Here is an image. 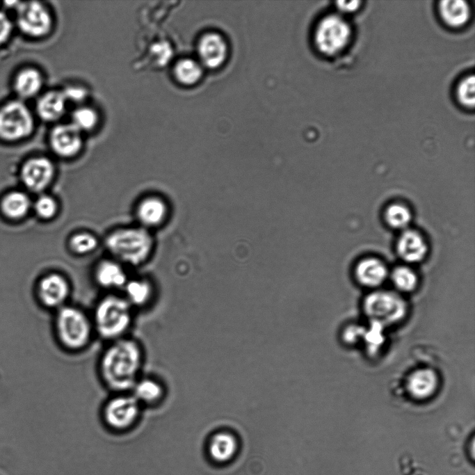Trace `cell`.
Instances as JSON below:
<instances>
[{"mask_svg": "<svg viewBox=\"0 0 475 475\" xmlns=\"http://www.w3.org/2000/svg\"><path fill=\"white\" fill-rule=\"evenodd\" d=\"M145 357L143 344L131 335L105 343L97 359L98 378L110 393L130 392L144 373Z\"/></svg>", "mask_w": 475, "mask_h": 475, "instance_id": "obj_1", "label": "cell"}, {"mask_svg": "<svg viewBox=\"0 0 475 475\" xmlns=\"http://www.w3.org/2000/svg\"><path fill=\"white\" fill-rule=\"evenodd\" d=\"M136 312L122 293L103 296L90 312L95 337L107 343L131 335Z\"/></svg>", "mask_w": 475, "mask_h": 475, "instance_id": "obj_2", "label": "cell"}, {"mask_svg": "<svg viewBox=\"0 0 475 475\" xmlns=\"http://www.w3.org/2000/svg\"><path fill=\"white\" fill-rule=\"evenodd\" d=\"M53 314L54 336L62 350L79 353L91 345L95 334L89 312L69 303Z\"/></svg>", "mask_w": 475, "mask_h": 475, "instance_id": "obj_3", "label": "cell"}, {"mask_svg": "<svg viewBox=\"0 0 475 475\" xmlns=\"http://www.w3.org/2000/svg\"><path fill=\"white\" fill-rule=\"evenodd\" d=\"M105 245L108 252L118 260L136 266L150 256L153 239L144 227H124L108 234Z\"/></svg>", "mask_w": 475, "mask_h": 475, "instance_id": "obj_4", "label": "cell"}, {"mask_svg": "<svg viewBox=\"0 0 475 475\" xmlns=\"http://www.w3.org/2000/svg\"><path fill=\"white\" fill-rule=\"evenodd\" d=\"M110 394L99 410L104 424L118 431L133 427L141 418L145 409L130 392Z\"/></svg>", "mask_w": 475, "mask_h": 475, "instance_id": "obj_5", "label": "cell"}, {"mask_svg": "<svg viewBox=\"0 0 475 475\" xmlns=\"http://www.w3.org/2000/svg\"><path fill=\"white\" fill-rule=\"evenodd\" d=\"M364 314L380 325L396 324L405 317L408 306L398 295L387 291L369 293L363 302Z\"/></svg>", "mask_w": 475, "mask_h": 475, "instance_id": "obj_6", "label": "cell"}, {"mask_svg": "<svg viewBox=\"0 0 475 475\" xmlns=\"http://www.w3.org/2000/svg\"><path fill=\"white\" fill-rule=\"evenodd\" d=\"M351 37L349 24L338 15H330L318 24L314 42L319 51L325 55H334L342 51Z\"/></svg>", "mask_w": 475, "mask_h": 475, "instance_id": "obj_7", "label": "cell"}, {"mask_svg": "<svg viewBox=\"0 0 475 475\" xmlns=\"http://www.w3.org/2000/svg\"><path fill=\"white\" fill-rule=\"evenodd\" d=\"M34 120L28 107L20 101H10L0 108V138L17 140L33 131Z\"/></svg>", "mask_w": 475, "mask_h": 475, "instance_id": "obj_8", "label": "cell"}, {"mask_svg": "<svg viewBox=\"0 0 475 475\" xmlns=\"http://www.w3.org/2000/svg\"><path fill=\"white\" fill-rule=\"evenodd\" d=\"M17 24L24 34L34 38L47 35L52 20L48 10L40 2L24 1L17 4Z\"/></svg>", "mask_w": 475, "mask_h": 475, "instance_id": "obj_9", "label": "cell"}, {"mask_svg": "<svg viewBox=\"0 0 475 475\" xmlns=\"http://www.w3.org/2000/svg\"><path fill=\"white\" fill-rule=\"evenodd\" d=\"M37 295L40 303L54 312L69 303L70 286L63 276L49 274L40 280Z\"/></svg>", "mask_w": 475, "mask_h": 475, "instance_id": "obj_10", "label": "cell"}, {"mask_svg": "<svg viewBox=\"0 0 475 475\" xmlns=\"http://www.w3.org/2000/svg\"><path fill=\"white\" fill-rule=\"evenodd\" d=\"M130 392L145 410L161 405L166 398L168 390L161 379L143 373L136 381Z\"/></svg>", "mask_w": 475, "mask_h": 475, "instance_id": "obj_11", "label": "cell"}, {"mask_svg": "<svg viewBox=\"0 0 475 475\" xmlns=\"http://www.w3.org/2000/svg\"><path fill=\"white\" fill-rule=\"evenodd\" d=\"M199 62L203 67L215 69L221 66L227 57L228 47L225 38L215 32L202 35L198 42Z\"/></svg>", "mask_w": 475, "mask_h": 475, "instance_id": "obj_12", "label": "cell"}, {"mask_svg": "<svg viewBox=\"0 0 475 475\" xmlns=\"http://www.w3.org/2000/svg\"><path fill=\"white\" fill-rule=\"evenodd\" d=\"M81 131L72 123L56 126L50 134V145L59 156L70 158L77 155L82 147Z\"/></svg>", "mask_w": 475, "mask_h": 475, "instance_id": "obj_13", "label": "cell"}, {"mask_svg": "<svg viewBox=\"0 0 475 475\" xmlns=\"http://www.w3.org/2000/svg\"><path fill=\"white\" fill-rule=\"evenodd\" d=\"M54 175L52 162L45 157H35L29 160L22 170V178L25 186L33 191L45 189Z\"/></svg>", "mask_w": 475, "mask_h": 475, "instance_id": "obj_14", "label": "cell"}, {"mask_svg": "<svg viewBox=\"0 0 475 475\" xmlns=\"http://www.w3.org/2000/svg\"><path fill=\"white\" fill-rule=\"evenodd\" d=\"M440 384L437 373L430 368H419L413 371L406 380L409 395L415 400H426L437 392Z\"/></svg>", "mask_w": 475, "mask_h": 475, "instance_id": "obj_15", "label": "cell"}, {"mask_svg": "<svg viewBox=\"0 0 475 475\" xmlns=\"http://www.w3.org/2000/svg\"><path fill=\"white\" fill-rule=\"evenodd\" d=\"M95 277L99 286L112 291L122 290L128 281L122 267L112 260L99 262L96 267Z\"/></svg>", "mask_w": 475, "mask_h": 475, "instance_id": "obj_16", "label": "cell"}, {"mask_svg": "<svg viewBox=\"0 0 475 475\" xmlns=\"http://www.w3.org/2000/svg\"><path fill=\"white\" fill-rule=\"evenodd\" d=\"M122 291V295L136 312L149 307L153 300V287L145 279L128 280Z\"/></svg>", "mask_w": 475, "mask_h": 475, "instance_id": "obj_17", "label": "cell"}, {"mask_svg": "<svg viewBox=\"0 0 475 475\" xmlns=\"http://www.w3.org/2000/svg\"><path fill=\"white\" fill-rule=\"evenodd\" d=\"M167 214L168 207L165 202L154 196L143 199L136 209L137 218L144 228L160 225L166 219Z\"/></svg>", "mask_w": 475, "mask_h": 475, "instance_id": "obj_18", "label": "cell"}, {"mask_svg": "<svg viewBox=\"0 0 475 475\" xmlns=\"http://www.w3.org/2000/svg\"><path fill=\"white\" fill-rule=\"evenodd\" d=\"M397 251L406 261L417 262L426 255V244L422 236L412 230H406L400 236Z\"/></svg>", "mask_w": 475, "mask_h": 475, "instance_id": "obj_19", "label": "cell"}, {"mask_svg": "<svg viewBox=\"0 0 475 475\" xmlns=\"http://www.w3.org/2000/svg\"><path fill=\"white\" fill-rule=\"evenodd\" d=\"M67 99L63 92L52 90L43 95L38 101L36 110L41 119L54 121L64 113Z\"/></svg>", "mask_w": 475, "mask_h": 475, "instance_id": "obj_20", "label": "cell"}, {"mask_svg": "<svg viewBox=\"0 0 475 475\" xmlns=\"http://www.w3.org/2000/svg\"><path fill=\"white\" fill-rule=\"evenodd\" d=\"M387 273L385 265L374 258H368L361 261L355 270V275L360 283L370 287L381 284L385 280Z\"/></svg>", "mask_w": 475, "mask_h": 475, "instance_id": "obj_21", "label": "cell"}, {"mask_svg": "<svg viewBox=\"0 0 475 475\" xmlns=\"http://www.w3.org/2000/svg\"><path fill=\"white\" fill-rule=\"evenodd\" d=\"M42 85V77L36 69L29 67L22 70L16 75L14 88L18 96L31 98L39 92Z\"/></svg>", "mask_w": 475, "mask_h": 475, "instance_id": "obj_22", "label": "cell"}, {"mask_svg": "<svg viewBox=\"0 0 475 475\" xmlns=\"http://www.w3.org/2000/svg\"><path fill=\"white\" fill-rule=\"evenodd\" d=\"M439 9L444 21L451 26H460L469 19V8L467 2L462 0L442 1Z\"/></svg>", "mask_w": 475, "mask_h": 475, "instance_id": "obj_23", "label": "cell"}, {"mask_svg": "<svg viewBox=\"0 0 475 475\" xmlns=\"http://www.w3.org/2000/svg\"><path fill=\"white\" fill-rule=\"evenodd\" d=\"M203 74V66L192 58L179 60L175 65L174 74L182 84L191 86L198 83Z\"/></svg>", "mask_w": 475, "mask_h": 475, "instance_id": "obj_24", "label": "cell"}, {"mask_svg": "<svg viewBox=\"0 0 475 475\" xmlns=\"http://www.w3.org/2000/svg\"><path fill=\"white\" fill-rule=\"evenodd\" d=\"M30 207L29 197L22 192L8 194L2 202V209L6 215L13 218L24 216Z\"/></svg>", "mask_w": 475, "mask_h": 475, "instance_id": "obj_25", "label": "cell"}, {"mask_svg": "<svg viewBox=\"0 0 475 475\" xmlns=\"http://www.w3.org/2000/svg\"><path fill=\"white\" fill-rule=\"evenodd\" d=\"M236 446V438L233 433L222 430L215 433L211 441V451L219 459L230 456Z\"/></svg>", "mask_w": 475, "mask_h": 475, "instance_id": "obj_26", "label": "cell"}, {"mask_svg": "<svg viewBox=\"0 0 475 475\" xmlns=\"http://www.w3.org/2000/svg\"><path fill=\"white\" fill-rule=\"evenodd\" d=\"M97 246L96 237L88 232H79L71 236L69 240V247L75 254L83 255L88 254Z\"/></svg>", "mask_w": 475, "mask_h": 475, "instance_id": "obj_27", "label": "cell"}, {"mask_svg": "<svg viewBox=\"0 0 475 475\" xmlns=\"http://www.w3.org/2000/svg\"><path fill=\"white\" fill-rule=\"evenodd\" d=\"M392 280L396 289L403 292L414 290L417 283L415 273L405 266L396 268L392 272Z\"/></svg>", "mask_w": 475, "mask_h": 475, "instance_id": "obj_28", "label": "cell"}, {"mask_svg": "<svg viewBox=\"0 0 475 475\" xmlns=\"http://www.w3.org/2000/svg\"><path fill=\"white\" fill-rule=\"evenodd\" d=\"M387 223L396 229H403L409 224L411 215L407 207L401 204L390 205L385 211Z\"/></svg>", "mask_w": 475, "mask_h": 475, "instance_id": "obj_29", "label": "cell"}, {"mask_svg": "<svg viewBox=\"0 0 475 475\" xmlns=\"http://www.w3.org/2000/svg\"><path fill=\"white\" fill-rule=\"evenodd\" d=\"M72 119V124L81 132L93 129L97 124L98 116L92 108L82 106L74 111Z\"/></svg>", "mask_w": 475, "mask_h": 475, "instance_id": "obj_30", "label": "cell"}, {"mask_svg": "<svg viewBox=\"0 0 475 475\" xmlns=\"http://www.w3.org/2000/svg\"><path fill=\"white\" fill-rule=\"evenodd\" d=\"M475 79L474 75L467 77L461 81L457 89L458 98L460 103L468 107H474L475 102Z\"/></svg>", "mask_w": 475, "mask_h": 475, "instance_id": "obj_31", "label": "cell"}, {"mask_svg": "<svg viewBox=\"0 0 475 475\" xmlns=\"http://www.w3.org/2000/svg\"><path fill=\"white\" fill-rule=\"evenodd\" d=\"M35 209L40 218L49 219L56 215L58 205L54 198L49 195H44L39 197L36 200Z\"/></svg>", "mask_w": 475, "mask_h": 475, "instance_id": "obj_32", "label": "cell"}, {"mask_svg": "<svg viewBox=\"0 0 475 475\" xmlns=\"http://www.w3.org/2000/svg\"><path fill=\"white\" fill-rule=\"evenodd\" d=\"M13 30L12 22L8 16L0 11V45L6 42Z\"/></svg>", "mask_w": 475, "mask_h": 475, "instance_id": "obj_33", "label": "cell"}, {"mask_svg": "<svg viewBox=\"0 0 475 475\" xmlns=\"http://www.w3.org/2000/svg\"><path fill=\"white\" fill-rule=\"evenodd\" d=\"M360 3V1H338L336 2V4L341 11L350 13L356 10L359 8Z\"/></svg>", "mask_w": 475, "mask_h": 475, "instance_id": "obj_34", "label": "cell"}, {"mask_svg": "<svg viewBox=\"0 0 475 475\" xmlns=\"http://www.w3.org/2000/svg\"><path fill=\"white\" fill-rule=\"evenodd\" d=\"M63 92L66 99H70L74 101H79L82 99L86 95L84 90H83V88H70Z\"/></svg>", "mask_w": 475, "mask_h": 475, "instance_id": "obj_35", "label": "cell"}]
</instances>
